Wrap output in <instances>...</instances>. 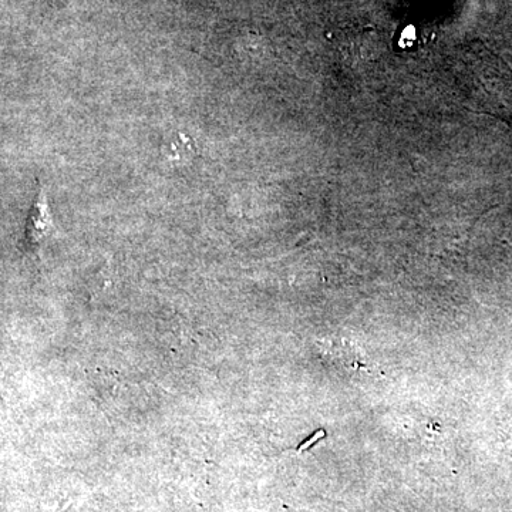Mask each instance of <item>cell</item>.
Wrapping results in <instances>:
<instances>
[{"label":"cell","mask_w":512,"mask_h":512,"mask_svg":"<svg viewBox=\"0 0 512 512\" xmlns=\"http://www.w3.org/2000/svg\"><path fill=\"white\" fill-rule=\"evenodd\" d=\"M55 234V222L47 205L46 194L42 185L37 190L35 201L30 208L25 229V248L30 254H39L47 239Z\"/></svg>","instance_id":"cell-1"}]
</instances>
